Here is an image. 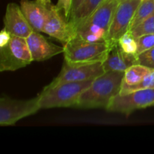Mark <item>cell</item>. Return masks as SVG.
<instances>
[{
  "mask_svg": "<svg viewBox=\"0 0 154 154\" xmlns=\"http://www.w3.org/2000/svg\"><path fill=\"white\" fill-rule=\"evenodd\" d=\"M124 72L108 71L95 78L77 103L80 108H105L120 92Z\"/></svg>",
  "mask_w": 154,
  "mask_h": 154,
  "instance_id": "cell-1",
  "label": "cell"
},
{
  "mask_svg": "<svg viewBox=\"0 0 154 154\" xmlns=\"http://www.w3.org/2000/svg\"><path fill=\"white\" fill-rule=\"evenodd\" d=\"M94 79L80 82L63 83L46 87L38 95L42 109L75 107L80 96L92 84Z\"/></svg>",
  "mask_w": 154,
  "mask_h": 154,
  "instance_id": "cell-2",
  "label": "cell"
},
{
  "mask_svg": "<svg viewBox=\"0 0 154 154\" xmlns=\"http://www.w3.org/2000/svg\"><path fill=\"white\" fill-rule=\"evenodd\" d=\"M63 47L64 62L73 66L103 63L110 49L107 42H90L76 36Z\"/></svg>",
  "mask_w": 154,
  "mask_h": 154,
  "instance_id": "cell-3",
  "label": "cell"
},
{
  "mask_svg": "<svg viewBox=\"0 0 154 154\" xmlns=\"http://www.w3.org/2000/svg\"><path fill=\"white\" fill-rule=\"evenodd\" d=\"M33 62L26 38L11 35L7 45L0 48V72H13Z\"/></svg>",
  "mask_w": 154,
  "mask_h": 154,
  "instance_id": "cell-4",
  "label": "cell"
},
{
  "mask_svg": "<svg viewBox=\"0 0 154 154\" xmlns=\"http://www.w3.org/2000/svg\"><path fill=\"white\" fill-rule=\"evenodd\" d=\"M41 109L38 96L28 100H17L2 96L0 99V126H13Z\"/></svg>",
  "mask_w": 154,
  "mask_h": 154,
  "instance_id": "cell-5",
  "label": "cell"
},
{
  "mask_svg": "<svg viewBox=\"0 0 154 154\" xmlns=\"http://www.w3.org/2000/svg\"><path fill=\"white\" fill-rule=\"evenodd\" d=\"M141 0H119L112 22L107 34L109 46L118 42L119 39L130 29L134 14Z\"/></svg>",
  "mask_w": 154,
  "mask_h": 154,
  "instance_id": "cell-6",
  "label": "cell"
},
{
  "mask_svg": "<svg viewBox=\"0 0 154 154\" xmlns=\"http://www.w3.org/2000/svg\"><path fill=\"white\" fill-rule=\"evenodd\" d=\"M154 106V89L138 90L115 96L106 110L112 112L122 113L126 115L135 110Z\"/></svg>",
  "mask_w": 154,
  "mask_h": 154,
  "instance_id": "cell-7",
  "label": "cell"
},
{
  "mask_svg": "<svg viewBox=\"0 0 154 154\" xmlns=\"http://www.w3.org/2000/svg\"><path fill=\"white\" fill-rule=\"evenodd\" d=\"M105 72L102 63L73 66L64 62L58 76L54 78L48 87H54L63 83L80 82L95 79Z\"/></svg>",
  "mask_w": 154,
  "mask_h": 154,
  "instance_id": "cell-8",
  "label": "cell"
},
{
  "mask_svg": "<svg viewBox=\"0 0 154 154\" xmlns=\"http://www.w3.org/2000/svg\"><path fill=\"white\" fill-rule=\"evenodd\" d=\"M42 32L57 39L63 45L68 43L75 35L69 24V19L61 11L57 8V6L53 5Z\"/></svg>",
  "mask_w": 154,
  "mask_h": 154,
  "instance_id": "cell-9",
  "label": "cell"
},
{
  "mask_svg": "<svg viewBox=\"0 0 154 154\" xmlns=\"http://www.w3.org/2000/svg\"><path fill=\"white\" fill-rule=\"evenodd\" d=\"M4 28L11 35L24 38H26L34 30L26 18L20 6L16 3L8 4L4 17Z\"/></svg>",
  "mask_w": 154,
  "mask_h": 154,
  "instance_id": "cell-10",
  "label": "cell"
},
{
  "mask_svg": "<svg viewBox=\"0 0 154 154\" xmlns=\"http://www.w3.org/2000/svg\"><path fill=\"white\" fill-rule=\"evenodd\" d=\"M26 42L33 61H45L64 52V47L54 45L40 34V32L33 30L26 38Z\"/></svg>",
  "mask_w": 154,
  "mask_h": 154,
  "instance_id": "cell-11",
  "label": "cell"
},
{
  "mask_svg": "<svg viewBox=\"0 0 154 154\" xmlns=\"http://www.w3.org/2000/svg\"><path fill=\"white\" fill-rule=\"evenodd\" d=\"M135 64H138L137 55L125 52L117 42L110 47L106 59L102 63V66L105 72H125Z\"/></svg>",
  "mask_w": 154,
  "mask_h": 154,
  "instance_id": "cell-12",
  "label": "cell"
},
{
  "mask_svg": "<svg viewBox=\"0 0 154 154\" xmlns=\"http://www.w3.org/2000/svg\"><path fill=\"white\" fill-rule=\"evenodd\" d=\"M21 10L35 31L42 32L51 6H46L37 0H21Z\"/></svg>",
  "mask_w": 154,
  "mask_h": 154,
  "instance_id": "cell-13",
  "label": "cell"
},
{
  "mask_svg": "<svg viewBox=\"0 0 154 154\" xmlns=\"http://www.w3.org/2000/svg\"><path fill=\"white\" fill-rule=\"evenodd\" d=\"M118 3L119 0H104L83 24L96 25L108 32Z\"/></svg>",
  "mask_w": 154,
  "mask_h": 154,
  "instance_id": "cell-14",
  "label": "cell"
},
{
  "mask_svg": "<svg viewBox=\"0 0 154 154\" xmlns=\"http://www.w3.org/2000/svg\"><path fill=\"white\" fill-rule=\"evenodd\" d=\"M103 1L104 0H82L79 6L71 13L69 22L75 34L76 33L77 29L90 17V15Z\"/></svg>",
  "mask_w": 154,
  "mask_h": 154,
  "instance_id": "cell-15",
  "label": "cell"
},
{
  "mask_svg": "<svg viewBox=\"0 0 154 154\" xmlns=\"http://www.w3.org/2000/svg\"><path fill=\"white\" fill-rule=\"evenodd\" d=\"M105 29L93 24H83L76 30L75 36L90 42H107Z\"/></svg>",
  "mask_w": 154,
  "mask_h": 154,
  "instance_id": "cell-16",
  "label": "cell"
},
{
  "mask_svg": "<svg viewBox=\"0 0 154 154\" xmlns=\"http://www.w3.org/2000/svg\"><path fill=\"white\" fill-rule=\"evenodd\" d=\"M152 69L141 64H135L124 72L123 84L132 86L139 84L151 71Z\"/></svg>",
  "mask_w": 154,
  "mask_h": 154,
  "instance_id": "cell-17",
  "label": "cell"
},
{
  "mask_svg": "<svg viewBox=\"0 0 154 154\" xmlns=\"http://www.w3.org/2000/svg\"><path fill=\"white\" fill-rule=\"evenodd\" d=\"M154 14V0H143L138 5L131 23L130 29ZM129 29V30H130Z\"/></svg>",
  "mask_w": 154,
  "mask_h": 154,
  "instance_id": "cell-18",
  "label": "cell"
},
{
  "mask_svg": "<svg viewBox=\"0 0 154 154\" xmlns=\"http://www.w3.org/2000/svg\"><path fill=\"white\" fill-rule=\"evenodd\" d=\"M147 89H154V69L151 71L139 84L136 85H126L122 84L120 94H126V93H132L134 91H138Z\"/></svg>",
  "mask_w": 154,
  "mask_h": 154,
  "instance_id": "cell-19",
  "label": "cell"
},
{
  "mask_svg": "<svg viewBox=\"0 0 154 154\" xmlns=\"http://www.w3.org/2000/svg\"><path fill=\"white\" fill-rule=\"evenodd\" d=\"M129 32L136 39L144 35L154 34V14Z\"/></svg>",
  "mask_w": 154,
  "mask_h": 154,
  "instance_id": "cell-20",
  "label": "cell"
},
{
  "mask_svg": "<svg viewBox=\"0 0 154 154\" xmlns=\"http://www.w3.org/2000/svg\"><path fill=\"white\" fill-rule=\"evenodd\" d=\"M120 48L130 54L137 55L138 51V44L135 38L133 37L129 32L123 35L118 41Z\"/></svg>",
  "mask_w": 154,
  "mask_h": 154,
  "instance_id": "cell-21",
  "label": "cell"
},
{
  "mask_svg": "<svg viewBox=\"0 0 154 154\" xmlns=\"http://www.w3.org/2000/svg\"><path fill=\"white\" fill-rule=\"evenodd\" d=\"M138 44L137 55L154 47V34L144 35L136 39Z\"/></svg>",
  "mask_w": 154,
  "mask_h": 154,
  "instance_id": "cell-22",
  "label": "cell"
},
{
  "mask_svg": "<svg viewBox=\"0 0 154 154\" xmlns=\"http://www.w3.org/2000/svg\"><path fill=\"white\" fill-rule=\"evenodd\" d=\"M139 64L154 69V47L137 55Z\"/></svg>",
  "mask_w": 154,
  "mask_h": 154,
  "instance_id": "cell-23",
  "label": "cell"
},
{
  "mask_svg": "<svg viewBox=\"0 0 154 154\" xmlns=\"http://www.w3.org/2000/svg\"><path fill=\"white\" fill-rule=\"evenodd\" d=\"M57 8L61 11L65 16L69 19L71 12H72V0H58L57 5Z\"/></svg>",
  "mask_w": 154,
  "mask_h": 154,
  "instance_id": "cell-24",
  "label": "cell"
},
{
  "mask_svg": "<svg viewBox=\"0 0 154 154\" xmlns=\"http://www.w3.org/2000/svg\"><path fill=\"white\" fill-rule=\"evenodd\" d=\"M11 38V35L6 29L3 28L0 32V48L7 45Z\"/></svg>",
  "mask_w": 154,
  "mask_h": 154,
  "instance_id": "cell-25",
  "label": "cell"
},
{
  "mask_svg": "<svg viewBox=\"0 0 154 154\" xmlns=\"http://www.w3.org/2000/svg\"><path fill=\"white\" fill-rule=\"evenodd\" d=\"M82 2V0H72V12L73 11H75L77 8L79 6V5L81 4V2ZM71 12V13H72Z\"/></svg>",
  "mask_w": 154,
  "mask_h": 154,
  "instance_id": "cell-26",
  "label": "cell"
},
{
  "mask_svg": "<svg viewBox=\"0 0 154 154\" xmlns=\"http://www.w3.org/2000/svg\"><path fill=\"white\" fill-rule=\"evenodd\" d=\"M37 1L40 2L41 3L44 4L45 5L49 6V7L52 5H51V0H37Z\"/></svg>",
  "mask_w": 154,
  "mask_h": 154,
  "instance_id": "cell-27",
  "label": "cell"
},
{
  "mask_svg": "<svg viewBox=\"0 0 154 154\" xmlns=\"http://www.w3.org/2000/svg\"><path fill=\"white\" fill-rule=\"evenodd\" d=\"M141 1H143V0H141Z\"/></svg>",
  "mask_w": 154,
  "mask_h": 154,
  "instance_id": "cell-28",
  "label": "cell"
}]
</instances>
